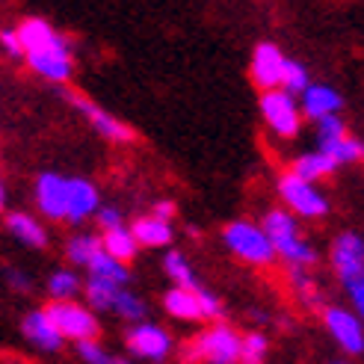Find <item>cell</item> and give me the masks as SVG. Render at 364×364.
<instances>
[{
	"label": "cell",
	"mask_w": 364,
	"mask_h": 364,
	"mask_svg": "<svg viewBox=\"0 0 364 364\" xmlns=\"http://www.w3.org/2000/svg\"><path fill=\"white\" fill-rule=\"evenodd\" d=\"M261 231L267 234L272 252L282 255L290 267L302 269V267H311L317 261V252L302 240L299 225H296V220L287 210H269L264 216V228Z\"/></svg>",
	"instance_id": "obj_1"
},
{
	"label": "cell",
	"mask_w": 364,
	"mask_h": 364,
	"mask_svg": "<svg viewBox=\"0 0 364 364\" xmlns=\"http://www.w3.org/2000/svg\"><path fill=\"white\" fill-rule=\"evenodd\" d=\"M240 361V335L228 326L196 335L181 350V364H237Z\"/></svg>",
	"instance_id": "obj_2"
},
{
	"label": "cell",
	"mask_w": 364,
	"mask_h": 364,
	"mask_svg": "<svg viewBox=\"0 0 364 364\" xmlns=\"http://www.w3.org/2000/svg\"><path fill=\"white\" fill-rule=\"evenodd\" d=\"M42 314L48 317V323L57 329L60 338H71V341H95L101 335V326L95 320V314L89 308L71 302V299H53L42 308Z\"/></svg>",
	"instance_id": "obj_3"
},
{
	"label": "cell",
	"mask_w": 364,
	"mask_h": 364,
	"mask_svg": "<svg viewBox=\"0 0 364 364\" xmlns=\"http://www.w3.org/2000/svg\"><path fill=\"white\" fill-rule=\"evenodd\" d=\"M223 240L225 246L243 258L246 264H255V267H267L272 264L276 258V252H272L267 234L255 225V223H246V220H237V223H228L225 231H223Z\"/></svg>",
	"instance_id": "obj_4"
},
{
	"label": "cell",
	"mask_w": 364,
	"mask_h": 364,
	"mask_svg": "<svg viewBox=\"0 0 364 364\" xmlns=\"http://www.w3.org/2000/svg\"><path fill=\"white\" fill-rule=\"evenodd\" d=\"M261 116L272 134H279L282 139H294L302 127V113L296 98H290L282 89H269L261 95Z\"/></svg>",
	"instance_id": "obj_5"
},
{
	"label": "cell",
	"mask_w": 364,
	"mask_h": 364,
	"mask_svg": "<svg viewBox=\"0 0 364 364\" xmlns=\"http://www.w3.org/2000/svg\"><path fill=\"white\" fill-rule=\"evenodd\" d=\"M279 193L287 202V208L296 210L299 216H305V220H320V216L329 213V202H326V196L314 184H308V181L290 175V172L279 178Z\"/></svg>",
	"instance_id": "obj_6"
},
{
	"label": "cell",
	"mask_w": 364,
	"mask_h": 364,
	"mask_svg": "<svg viewBox=\"0 0 364 364\" xmlns=\"http://www.w3.org/2000/svg\"><path fill=\"white\" fill-rule=\"evenodd\" d=\"M71 104L77 107V110L89 119V124L95 127V131L104 136V139H110V142H119V145H124V142H134V127H127L122 119H116L110 110H104L101 104H95V101H86L83 95H77V92H63Z\"/></svg>",
	"instance_id": "obj_7"
},
{
	"label": "cell",
	"mask_w": 364,
	"mask_h": 364,
	"mask_svg": "<svg viewBox=\"0 0 364 364\" xmlns=\"http://www.w3.org/2000/svg\"><path fill=\"white\" fill-rule=\"evenodd\" d=\"M27 63L36 75L48 77L50 83H65L75 71V63H71V50H68V42H57L45 50H36V53H27Z\"/></svg>",
	"instance_id": "obj_8"
},
{
	"label": "cell",
	"mask_w": 364,
	"mask_h": 364,
	"mask_svg": "<svg viewBox=\"0 0 364 364\" xmlns=\"http://www.w3.org/2000/svg\"><path fill=\"white\" fill-rule=\"evenodd\" d=\"M284 60L287 57L279 50V45L261 42L258 48H255V53H252V80H255V86H261L264 92H269V89H279Z\"/></svg>",
	"instance_id": "obj_9"
},
{
	"label": "cell",
	"mask_w": 364,
	"mask_h": 364,
	"mask_svg": "<svg viewBox=\"0 0 364 364\" xmlns=\"http://www.w3.org/2000/svg\"><path fill=\"white\" fill-rule=\"evenodd\" d=\"M361 258H364V246L361 237L353 231H343L332 246V264L338 269V276L343 284L361 282Z\"/></svg>",
	"instance_id": "obj_10"
},
{
	"label": "cell",
	"mask_w": 364,
	"mask_h": 364,
	"mask_svg": "<svg viewBox=\"0 0 364 364\" xmlns=\"http://www.w3.org/2000/svg\"><path fill=\"white\" fill-rule=\"evenodd\" d=\"M124 343H127V350H131L134 355L151 358V361L166 358L169 350H172L169 335L163 332L160 326H151V323H142V326H136V329H131L124 335Z\"/></svg>",
	"instance_id": "obj_11"
},
{
	"label": "cell",
	"mask_w": 364,
	"mask_h": 364,
	"mask_svg": "<svg viewBox=\"0 0 364 364\" xmlns=\"http://www.w3.org/2000/svg\"><path fill=\"white\" fill-rule=\"evenodd\" d=\"M98 210V190L86 178H68L65 181V220L83 223L89 213Z\"/></svg>",
	"instance_id": "obj_12"
},
{
	"label": "cell",
	"mask_w": 364,
	"mask_h": 364,
	"mask_svg": "<svg viewBox=\"0 0 364 364\" xmlns=\"http://www.w3.org/2000/svg\"><path fill=\"white\" fill-rule=\"evenodd\" d=\"M326 317V326H329V332L335 335V341L341 343L347 353L358 355L364 350V335H361V323L355 320V314L343 311V308H326L323 311Z\"/></svg>",
	"instance_id": "obj_13"
},
{
	"label": "cell",
	"mask_w": 364,
	"mask_h": 364,
	"mask_svg": "<svg viewBox=\"0 0 364 364\" xmlns=\"http://www.w3.org/2000/svg\"><path fill=\"white\" fill-rule=\"evenodd\" d=\"M341 107H343V98H341L338 89L326 86V83H308V89L302 92L299 113L308 116V119H314V122H320L326 116H338Z\"/></svg>",
	"instance_id": "obj_14"
},
{
	"label": "cell",
	"mask_w": 364,
	"mask_h": 364,
	"mask_svg": "<svg viewBox=\"0 0 364 364\" xmlns=\"http://www.w3.org/2000/svg\"><path fill=\"white\" fill-rule=\"evenodd\" d=\"M65 181L68 178L57 172H42L36 181V202L50 220H65Z\"/></svg>",
	"instance_id": "obj_15"
},
{
	"label": "cell",
	"mask_w": 364,
	"mask_h": 364,
	"mask_svg": "<svg viewBox=\"0 0 364 364\" xmlns=\"http://www.w3.org/2000/svg\"><path fill=\"white\" fill-rule=\"evenodd\" d=\"M15 36H18V42H21L24 57H27V53L45 50V48H50V45L63 42V36L53 30L48 21H42V18H27V21H21V27L15 30Z\"/></svg>",
	"instance_id": "obj_16"
},
{
	"label": "cell",
	"mask_w": 364,
	"mask_h": 364,
	"mask_svg": "<svg viewBox=\"0 0 364 364\" xmlns=\"http://www.w3.org/2000/svg\"><path fill=\"white\" fill-rule=\"evenodd\" d=\"M6 228L12 237H18L21 243L33 246V249H45L48 246V234L42 228V223L30 213H9L6 216Z\"/></svg>",
	"instance_id": "obj_17"
},
{
	"label": "cell",
	"mask_w": 364,
	"mask_h": 364,
	"mask_svg": "<svg viewBox=\"0 0 364 364\" xmlns=\"http://www.w3.org/2000/svg\"><path fill=\"white\" fill-rule=\"evenodd\" d=\"M335 160L326 157L323 151H308V154H299L294 160V169H290V175H296L302 181H308V184H314V181H323L329 178L335 172Z\"/></svg>",
	"instance_id": "obj_18"
},
{
	"label": "cell",
	"mask_w": 364,
	"mask_h": 364,
	"mask_svg": "<svg viewBox=\"0 0 364 364\" xmlns=\"http://www.w3.org/2000/svg\"><path fill=\"white\" fill-rule=\"evenodd\" d=\"M24 335H27V341H33L36 347H42V350H60L63 347V338L57 335V329L48 323V317L42 314V311H33V314H27L24 317Z\"/></svg>",
	"instance_id": "obj_19"
},
{
	"label": "cell",
	"mask_w": 364,
	"mask_h": 364,
	"mask_svg": "<svg viewBox=\"0 0 364 364\" xmlns=\"http://www.w3.org/2000/svg\"><path fill=\"white\" fill-rule=\"evenodd\" d=\"M163 305L166 311L178 320H202V308H198V287L196 290H184V287H175L163 296Z\"/></svg>",
	"instance_id": "obj_20"
},
{
	"label": "cell",
	"mask_w": 364,
	"mask_h": 364,
	"mask_svg": "<svg viewBox=\"0 0 364 364\" xmlns=\"http://www.w3.org/2000/svg\"><path fill=\"white\" fill-rule=\"evenodd\" d=\"M136 246H169L172 243V225L163 223V220H154V216H142V220L134 223L131 228Z\"/></svg>",
	"instance_id": "obj_21"
},
{
	"label": "cell",
	"mask_w": 364,
	"mask_h": 364,
	"mask_svg": "<svg viewBox=\"0 0 364 364\" xmlns=\"http://www.w3.org/2000/svg\"><path fill=\"white\" fill-rule=\"evenodd\" d=\"M101 249H104V255H110L113 261L127 264V261H134V255H136L139 246H136V240H134V234L122 225V228H113V231H104Z\"/></svg>",
	"instance_id": "obj_22"
},
{
	"label": "cell",
	"mask_w": 364,
	"mask_h": 364,
	"mask_svg": "<svg viewBox=\"0 0 364 364\" xmlns=\"http://www.w3.org/2000/svg\"><path fill=\"white\" fill-rule=\"evenodd\" d=\"M317 151H323L326 157H332V160H335V166H347V163L361 160L364 145H361L358 136L343 134V136H338V139H332V142H323Z\"/></svg>",
	"instance_id": "obj_23"
},
{
	"label": "cell",
	"mask_w": 364,
	"mask_h": 364,
	"mask_svg": "<svg viewBox=\"0 0 364 364\" xmlns=\"http://www.w3.org/2000/svg\"><path fill=\"white\" fill-rule=\"evenodd\" d=\"M101 252H104L101 249V237H95V234H77V237H71L68 246H65L68 261H75L80 267H89Z\"/></svg>",
	"instance_id": "obj_24"
},
{
	"label": "cell",
	"mask_w": 364,
	"mask_h": 364,
	"mask_svg": "<svg viewBox=\"0 0 364 364\" xmlns=\"http://www.w3.org/2000/svg\"><path fill=\"white\" fill-rule=\"evenodd\" d=\"M89 272H92V276L89 279H101V282H110V284H124L127 279H131V272H127V267L124 264H119V261H113L110 255H98V258L89 264Z\"/></svg>",
	"instance_id": "obj_25"
},
{
	"label": "cell",
	"mask_w": 364,
	"mask_h": 364,
	"mask_svg": "<svg viewBox=\"0 0 364 364\" xmlns=\"http://www.w3.org/2000/svg\"><path fill=\"white\" fill-rule=\"evenodd\" d=\"M308 83H311V77H308V68H305L302 63H296V60H284L282 80H279L282 92H287L290 98H294V95H302L305 89H308Z\"/></svg>",
	"instance_id": "obj_26"
},
{
	"label": "cell",
	"mask_w": 364,
	"mask_h": 364,
	"mask_svg": "<svg viewBox=\"0 0 364 364\" xmlns=\"http://www.w3.org/2000/svg\"><path fill=\"white\" fill-rule=\"evenodd\" d=\"M163 267H166L169 279H175V284H178V287H184V290H196V287H198L196 272L190 269L187 258H184L181 252H169L166 258H163Z\"/></svg>",
	"instance_id": "obj_27"
},
{
	"label": "cell",
	"mask_w": 364,
	"mask_h": 364,
	"mask_svg": "<svg viewBox=\"0 0 364 364\" xmlns=\"http://www.w3.org/2000/svg\"><path fill=\"white\" fill-rule=\"evenodd\" d=\"M119 284H110V282H101V279H89L86 282V299L89 305H95L101 308V311H110L116 296H119Z\"/></svg>",
	"instance_id": "obj_28"
},
{
	"label": "cell",
	"mask_w": 364,
	"mask_h": 364,
	"mask_svg": "<svg viewBox=\"0 0 364 364\" xmlns=\"http://www.w3.org/2000/svg\"><path fill=\"white\" fill-rule=\"evenodd\" d=\"M48 290H50L53 299H68V296H75L80 290V279L71 269H57L50 276V282H48Z\"/></svg>",
	"instance_id": "obj_29"
},
{
	"label": "cell",
	"mask_w": 364,
	"mask_h": 364,
	"mask_svg": "<svg viewBox=\"0 0 364 364\" xmlns=\"http://www.w3.org/2000/svg\"><path fill=\"white\" fill-rule=\"evenodd\" d=\"M110 311L122 314L124 320H142V317H145V305H142L134 294H127V290H119V296H116V302H113Z\"/></svg>",
	"instance_id": "obj_30"
},
{
	"label": "cell",
	"mask_w": 364,
	"mask_h": 364,
	"mask_svg": "<svg viewBox=\"0 0 364 364\" xmlns=\"http://www.w3.org/2000/svg\"><path fill=\"white\" fill-rule=\"evenodd\" d=\"M343 134H350V131H347V124H343V119H338V116H326V119L317 122V139H320V145L332 142V139H338Z\"/></svg>",
	"instance_id": "obj_31"
},
{
	"label": "cell",
	"mask_w": 364,
	"mask_h": 364,
	"mask_svg": "<svg viewBox=\"0 0 364 364\" xmlns=\"http://www.w3.org/2000/svg\"><path fill=\"white\" fill-rule=\"evenodd\" d=\"M80 355H83L89 364H127V361H122V358H116V355H110V353H104L95 341H83V343H80Z\"/></svg>",
	"instance_id": "obj_32"
},
{
	"label": "cell",
	"mask_w": 364,
	"mask_h": 364,
	"mask_svg": "<svg viewBox=\"0 0 364 364\" xmlns=\"http://www.w3.org/2000/svg\"><path fill=\"white\" fill-rule=\"evenodd\" d=\"M0 48H4V53H6V57H12V60H21L24 57L21 42H18L15 30H4V33H0Z\"/></svg>",
	"instance_id": "obj_33"
},
{
	"label": "cell",
	"mask_w": 364,
	"mask_h": 364,
	"mask_svg": "<svg viewBox=\"0 0 364 364\" xmlns=\"http://www.w3.org/2000/svg\"><path fill=\"white\" fill-rule=\"evenodd\" d=\"M98 225L104 231H113V228H122V213L116 208H101L98 210Z\"/></svg>",
	"instance_id": "obj_34"
},
{
	"label": "cell",
	"mask_w": 364,
	"mask_h": 364,
	"mask_svg": "<svg viewBox=\"0 0 364 364\" xmlns=\"http://www.w3.org/2000/svg\"><path fill=\"white\" fill-rule=\"evenodd\" d=\"M172 216H175V205H172V202H157V205H154V220L169 223Z\"/></svg>",
	"instance_id": "obj_35"
},
{
	"label": "cell",
	"mask_w": 364,
	"mask_h": 364,
	"mask_svg": "<svg viewBox=\"0 0 364 364\" xmlns=\"http://www.w3.org/2000/svg\"><path fill=\"white\" fill-rule=\"evenodd\" d=\"M6 279H9V284H12L15 290H30V279L24 276V272L9 269V272H6Z\"/></svg>",
	"instance_id": "obj_36"
},
{
	"label": "cell",
	"mask_w": 364,
	"mask_h": 364,
	"mask_svg": "<svg viewBox=\"0 0 364 364\" xmlns=\"http://www.w3.org/2000/svg\"><path fill=\"white\" fill-rule=\"evenodd\" d=\"M4 205H6V190H4V181H0V210H4Z\"/></svg>",
	"instance_id": "obj_37"
}]
</instances>
